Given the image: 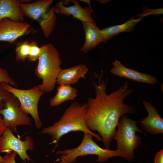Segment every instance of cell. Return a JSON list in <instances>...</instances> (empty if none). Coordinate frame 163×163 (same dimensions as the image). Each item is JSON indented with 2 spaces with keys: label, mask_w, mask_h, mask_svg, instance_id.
Masks as SVG:
<instances>
[{
  "label": "cell",
  "mask_w": 163,
  "mask_h": 163,
  "mask_svg": "<svg viewBox=\"0 0 163 163\" xmlns=\"http://www.w3.org/2000/svg\"><path fill=\"white\" fill-rule=\"evenodd\" d=\"M87 107V103L82 104L77 101L73 102L57 122L52 126L44 128L40 134L51 136L52 141L49 144H56L54 149L62 136L72 131L90 133L97 140L102 141L99 134L93 133L86 126L85 117Z\"/></svg>",
  "instance_id": "obj_2"
},
{
  "label": "cell",
  "mask_w": 163,
  "mask_h": 163,
  "mask_svg": "<svg viewBox=\"0 0 163 163\" xmlns=\"http://www.w3.org/2000/svg\"><path fill=\"white\" fill-rule=\"evenodd\" d=\"M34 149L33 138L27 136L22 141L14 135L10 128L7 127L0 136V153H8L13 151L18 154L21 159L24 162L26 161L32 162L33 160L28 155L27 151Z\"/></svg>",
  "instance_id": "obj_7"
},
{
  "label": "cell",
  "mask_w": 163,
  "mask_h": 163,
  "mask_svg": "<svg viewBox=\"0 0 163 163\" xmlns=\"http://www.w3.org/2000/svg\"><path fill=\"white\" fill-rule=\"evenodd\" d=\"M3 157L0 155V163H3Z\"/></svg>",
  "instance_id": "obj_28"
},
{
  "label": "cell",
  "mask_w": 163,
  "mask_h": 163,
  "mask_svg": "<svg viewBox=\"0 0 163 163\" xmlns=\"http://www.w3.org/2000/svg\"><path fill=\"white\" fill-rule=\"evenodd\" d=\"M8 83L12 86L17 87V85L14 81L10 77L8 71L0 67V84Z\"/></svg>",
  "instance_id": "obj_22"
},
{
  "label": "cell",
  "mask_w": 163,
  "mask_h": 163,
  "mask_svg": "<svg viewBox=\"0 0 163 163\" xmlns=\"http://www.w3.org/2000/svg\"><path fill=\"white\" fill-rule=\"evenodd\" d=\"M56 160L55 161H54L53 162V163H56Z\"/></svg>",
  "instance_id": "obj_30"
},
{
  "label": "cell",
  "mask_w": 163,
  "mask_h": 163,
  "mask_svg": "<svg viewBox=\"0 0 163 163\" xmlns=\"http://www.w3.org/2000/svg\"><path fill=\"white\" fill-rule=\"evenodd\" d=\"M20 2L16 0H0V21L8 18L15 21L23 22L24 14L20 6Z\"/></svg>",
  "instance_id": "obj_16"
},
{
  "label": "cell",
  "mask_w": 163,
  "mask_h": 163,
  "mask_svg": "<svg viewBox=\"0 0 163 163\" xmlns=\"http://www.w3.org/2000/svg\"><path fill=\"white\" fill-rule=\"evenodd\" d=\"M55 95L50 100L51 107L58 106L64 102L75 100L77 96L78 90L71 85H60L57 87Z\"/></svg>",
  "instance_id": "obj_18"
},
{
  "label": "cell",
  "mask_w": 163,
  "mask_h": 163,
  "mask_svg": "<svg viewBox=\"0 0 163 163\" xmlns=\"http://www.w3.org/2000/svg\"><path fill=\"white\" fill-rule=\"evenodd\" d=\"M0 115L13 132L16 133L19 126H29L31 120L20 107L18 99L12 94L5 102L4 107L0 110Z\"/></svg>",
  "instance_id": "obj_8"
},
{
  "label": "cell",
  "mask_w": 163,
  "mask_h": 163,
  "mask_svg": "<svg viewBox=\"0 0 163 163\" xmlns=\"http://www.w3.org/2000/svg\"><path fill=\"white\" fill-rule=\"evenodd\" d=\"M143 104L148 115L140 119L139 122L143 129L152 135L163 133V119L158 111L148 101L144 100Z\"/></svg>",
  "instance_id": "obj_11"
},
{
  "label": "cell",
  "mask_w": 163,
  "mask_h": 163,
  "mask_svg": "<svg viewBox=\"0 0 163 163\" xmlns=\"http://www.w3.org/2000/svg\"><path fill=\"white\" fill-rule=\"evenodd\" d=\"M142 18H141L137 19L132 18L123 24L111 26L101 30L103 37V42H107L121 33L132 31Z\"/></svg>",
  "instance_id": "obj_17"
},
{
  "label": "cell",
  "mask_w": 163,
  "mask_h": 163,
  "mask_svg": "<svg viewBox=\"0 0 163 163\" xmlns=\"http://www.w3.org/2000/svg\"><path fill=\"white\" fill-rule=\"evenodd\" d=\"M42 50L41 47H39L36 41H32L30 43V50L28 59L30 61H34L38 59Z\"/></svg>",
  "instance_id": "obj_21"
},
{
  "label": "cell",
  "mask_w": 163,
  "mask_h": 163,
  "mask_svg": "<svg viewBox=\"0 0 163 163\" xmlns=\"http://www.w3.org/2000/svg\"><path fill=\"white\" fill-rule=\"evenodd\" d=\"M30 27L27 22L4 19L0 21V41L13 43L27 33Z\"/></svg>",
  "instance_id": "obj_9"
},
{
  "label": "cell",
  "mask_w": 163,
  "mask_h": 163,
  "mask_svg": "<svg viewBox=\"0 0 163 163\" xmlns=\"http://www.w3.org/2000/svg\"><path fill=\"white\" fill-rule=\"evenodd\" d=\"M55 8L49 10L45 16L39 22L45 37L50 36L56 24V17Z\"/></svg>",
  "instance_id": "obj_19"
},
{
  "label": "cell",
  "mask_w": 163,
  "mask_h": 163,
  "mask_svg": "<svg viewBox=\"0 0 163 163\" xmlns=\"http://www.w3.org/2000/svg\"><path fill=\"white\" fill-rule=\"evenodd\" d=\"M1 84L18 99L22 110L27 114H30L34 120L36 127L40 128L42 123L39 116L38 106L39 99L44 92L37 85L31 88L24 90L18 89L6 83Z\"/></svg>",
  "instance_id": "obj_6"
},
{
  "label": "cell",
  "mask_w": 163,
  "mask_h": 163,
  "mask_svg": "<svg viewBox=\"0 0 163 163\" xmlns=\"http://www.w3.org/2000/svg\"><path fill=\"white\" fill-rule=\"evenodd\" d=\"M88 70V68L84 64L62 69L57 76L56 83L59 85L75 84L81 78L85 79V75Z\"/></svg>",
  "instance_id": "obj_13"
},
{
  "label": "cell",
  "mask_w": 163,
  "mask_h": 163,
  "mask_svg": "<svg viewBox=\"0 0 163 163\" xmlns=\"http://www.w3.org/2000/svg\"><path fill=\"white\" fill-rule=\"evenodd\" d=\"M17 155V153L13 151L6 153V155L3 157V163H16L15 158Z\"/></svg>",
  "instance_id": "obj_25"
},
{
  "label": "cell",
  "mask_w": 163,
  "mask_h": 163,
  "mask_svg": "<svg viewBox=\"0 0 163 163\" xmlns=\"http://www.w3.org/2000/svg\"><path fill=\"white\" fill-rule=\"evenodd\" d=\"M3 132H0V136H1L2 135V134Z\"/></svg>",
  "instance_id": "obj_29"
},
{
  "label": "cell",
  "mask_w": 163,
  "mask_h": 163,
  "mask_svg": "<svg viewBox=\"0 0 163 163\" xmlns=\"http://www.w3.org/2000/svg\"><path fill=\"white\" fill-rule=\"evenodd\" d=\"M7 127L2 116L0 115V132H3Z\"/></svg>",
  "instance_id": "obj_27"
},
{
  "label": "cell",
  "mask_w": 163,
  "mask_h": 163,
  "mask_svg": "<svg viewBox=\"0 0 163 163\" xmlns=\"http://www.w3.org/2000/svg\"><path fill=\"white\" fill-rule=\"evenodd\" d=\"M12 95V94L0 84V110L4 107L5 101Z\"/></svg>",
  "instance_id": "obj_23"
},
{
  "label": "cell",
  "mask_w": 163,
  "mask_h": 163,
  "mask_svg": "<svg viewBox=\"0 0 163 163\" xmlns=\"http://www.w3.org/2000/svg\"><path fill=\"white\" fill-rule=\"evenodd\" d=\"M82 24L85 34V40L80 51L86 53L101 42H103L104 39L101 30L96 24L88 22H82Z\"/></svg>",
  "instance_id": "obj_15"
},
{
  "label": "cell",
  "mask_w": 163,
  "mask_h": 163,
  "mask_svg": "<svg viewBox=\"0 0 163 163\" xmlns=\"http://www.w3.org/2000/svg\"><path fill=\"white\" fill-rule=\"evenodd\" d=\"M83 133V139L78 146L56 152L55 155H61L56 159L58 163H73L78 157L89 155H97V161L100 163L105 162L111 158L119 157L116 150L102 148L93 141V135L89 133Z\"/></svg>",
  "instance_id": "obj_5"
},
{
  "label": "cell",
  "mask_w": 163,
  "mask_h": 163,
  "mask_svg": "<svg viewBox=\"0 0 163 163\" xmlns=\"http://www.w3.org/2000/svg\"><path fill=\"white\" fill-rule=\"evenodd\" d=\"M139 122L125 115L120 119L113 138L117 142L116 150L119 157L131 161L134 158V150L141 144L142 139L136 135L137 132L144 133L136 126Z\"/></svg>",
  "instance_id": "obj_4"
},
{
  "label": "cell",
  "mask_w": 163,
  "mask_h": 163,
  "mask_svg": "<svg viewBox=\"0 0 163 163\" xmlns=\"http://www.w3.org/2000/svg\"><path fill=\"white\" fill-rule=\"evenodd\" d=\"M42 50L35 69L37 76L42 80L41 84L37 85L43 92H51L56 83L57 76L62 69L60 54L52 44L41 46Z\"/></svg>",
  "instance_id": "obj_3"
},
{
  "label": "cell",
  "mask_w": 163,
  "mask_h": 163,
  "mask_svg": "<svg viewBox=\"0 0 163 163\" xmlns=\"http://www.w3.org/2000/svg\"><path fill=\"white\" fill-rule=\"evenodd\" d=\"M74 5L69 7L64 5L62 2H59L55 8L56 13L72 15L82 22H88L96 24L92 17V10L91 6L82 7L76 0H72Z\"/></svg>",
  "instance_id": "obj_12"
},
{
  "label": "cell",
  "mask_w": 163,
  "mask_h": 163,
  "mask_svg": "<svg viewBox=\"0 0 163 163\" xmlns=\"http://www.w3.org/2000/svg\"><path fill=\"white\" fill-rule=\"evenodd\" d=\"M154 163H163V149L159 151L154 158Z\"/></svg>",
  "instance_id": "obj_26"
},
{
  "label": "cell",
  "mask_w": 163,
  "mask_h": 163,
  "mask_svg": "<svg viewBox=\"0 0 163 163\" xmlns=\"http://www.w3.org/2000/svg\"><path fill=\"white\" fill-rule=\"evenodd\" d=\"M112 65L113 67L110 69V72L115 75L151 85L157 82L155 77L127 68L117 59L112 62Z\"/></svg>",
  "instance_id": "obj_10"
},
{
  "label": "cell",
  "mask_w": 163,
  "mask_h": 163,
  "mask_svg": "<svg viewBox=\"0 0 163 163\" xmlns=\"http://www.w3.org/2000/svg\"><path fill=\"white\" fill-rule=\"evenodd\" d=\"M92 84L95 97L88 98L85 122L91 131H96L101 136L106 149H109L115 134L120 118L126 114L135 112L132 106L124 103L125 99L133 92L127 82L109 94L107 93L108 79Z\"/></svg>",
  "instance_id": "obj_1"
},
{
  "label": "cell",
  "mask_w": 163,
  "mask_h": 163,
  "mask_svg": "<svg viewBox=\"0 0 163 163\" xmlns=\"http://www.w3.org/2000/svg\"><path fill=\"white\" fill-rule=\"evenodd\" d=\"M53 0H40L28 4H20L22 12L27 17L39 22L45 16Z\"/></svg>",
  "instance_id": "obj_14"
},
{
  "label": "cell",
  "mask_w": 163,
  "mask_h": 163,
  "mask_svg": "<svg viewBox=\"0 0 163 163\" xmlns=\"http://www.w3.org/2000/svg\"><path fill=\"white\" fill-rule=\"evenodd\" d=\"M30 43L26 40L19 45L15 50L17 61H24L27 58L30 52Z\"/></svg>",
  "instance_id": "obj_20"
},
{
  "label": "cell",
  "mask_w": 163,
  "mask_h": 163,
  "mask_svg": "<svg viewBox=\"0 0 163 163\" xmlns=\"http://www.w3.org/2000/svg\"><path fill=\"white\" fill-rule=\"evenodd\" d=\"M163 8L155 9H150L144 7L143 11L142 13L140 14V18H142L147 15L151 14H162Z\"/></svg>",
  "instance_id": "obj_24"
}]
</instances>
